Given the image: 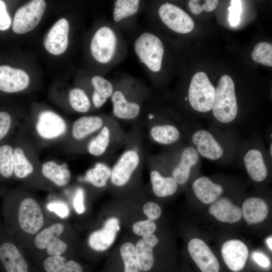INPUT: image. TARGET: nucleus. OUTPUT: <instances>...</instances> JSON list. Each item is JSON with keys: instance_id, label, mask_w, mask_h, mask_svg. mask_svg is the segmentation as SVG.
<instances>
[{"instance_id": "obj_1", "label": "nucleus", "mask_w": 272, "mask_h": 272, "mask_svg": "<svg viewBox=\"0 0 272 272\" xmlns=\"http://www.w3.org/2000/svg\"><path fill=\"white\" fill-rule=\"evenodd\" d=\"M4 229L26 251L34 237L55 217L32 194L18 191L6 199Z\"/></svg>"}, {"instance_id": "obj_2", "label": "nucleus", "mask_w": 272, "mask_h": 272, "mask_svg": "<svg viewBox=\"0 0 272 272\" xmlns=\"http://www.w3.org/2000/svg\"><path fill=\"white\" fill-rule=\"evenodd\" d=\"M78 246V238L69 222L54 217L34 237L25 251L44 258L55 255L67 257Z\"/></svg>"}, {"instance_id": "obj_3", "label": "nucleus", "mask_w": 272, "mask_h": 272, "mask_svg": "<svg viewBox=\"0 0 272 272\" xmlns=\"http://www.w3.org/2000/svg\"><path fill=\"white\" fill-rule=\"evenodd\" d=\"M148 91L134 80L123 78L114 85L110 98L114 117L122 121H136L143 116Z\"/></svg>"}, {"instance_id": "obj_4", "label": "nucleus", "mask_w": 272, "mask_h": 272, "mask_svg": "<svg viewBox=\"0 0 272 272\" xmlns=\"http://www.w3.org/2000/svg\"><path fill=\"white\" fill-rule=\"evenodd\" d=\"M137 131L128 135L125 148L111 167L109 182L114 187L127 185L142 168L144 151L140 132Z\"/></svg>"}, {"instance_id": "obj_5", "label": "nucleus", "mask_w": 272, "mask_h": 272, "mask_svg": "<svg viewBox=\"0 0 272 272\" xmlns=\"http://www.w3.org/2000/svg\"><path fill=\"white\" fill-rule=\"evenodd\" d=\"M93 58L107 70L118 62L124 56L125 44L116 27L107 22L94 33L90 42Z\"/></svg>"}, {"instance_id": "obj_6", "label": "nucleus", "mask_w": 272, "mask_h": 272, "mask_svg": "<svg viewBox=\"0 0 272 272\" xmlns=\"http://www.w3.org/2000/svg\"><path fill=\"white\" fill-rule=\"evenodd\" d=\"M133 50L140 62L148 73L154 74L161 71L165 47L156 34L149 30L140 33L134 40Z\"/></svg>"}, {"instance_id": "obj_7", "label": "nucleus", "mask_w": 272, "mask_h": 272, "mask_svg": "<svg viewBox=\"0 0 272 272\" xmlns=\"http://www.w3.org/2000/svg\"><path fill=\"white\" fill-rule=\"evenodd\" d=\"M212 109L214 117L221 123H230L235 119L238 105L234 83L229 76L225 75L220 78L215 89Z\"/></svg>"}, {"instance_id": "obj_8", "label": "nucleus", "mask_w": 272, "mask_h": 272, "mask_svg": "<svg viewBox=\"0 0 272 272\" xmlns=\"http://www.w3.org/2000/svg\"><path fill=\"white\" fill-rule=\"evenodd\" d=\"M127 137L116 120L107 116L104 125L89 142L87 151L92 156H102L117 145L125 143Z\"/></svg>"}, {"instance_id": "obj_9", "label": "nucleus", "mask_w": 272, "mask_h": 272, "mask_svg": "<svg viewBox=\"0 0 272 272\" xmlns=\"http://www.w3.org/2000/svg\"><path fill=\"white\" fill-rule=\"evenodd\" d=\"M25 250L4 229H0V266L5 272H29Z\"/></svg>"}, {"instance_id": "obj_10", "label": "nucleus", "mask_w": 272, "mask_h": 272, "mask_svg": "<svg viewBox=\"0 0 272 272\" xmlns=\"http://www.w3.org/2000/svg\"><path fill=\"white\" fill-rule=\"evenodd\" d=\"M215 88L207 75L202 72L195 74L190 83L188 98L193 109L200 112L212 110L215 97Z\"/></svg>"}, {"instance_id": "obj_11", "label": "nucleus", "mask_w": 272, "mask_h": 272, "mask_svg": "<svg viewBox=\"0 0 272 272\" xmlns=\"http://www.w3.org/2000/svg\"><path fill=\"white\" fill-rule=\"evenodd\" d=\"M46 7L44 1L34 0L20 7L14 16V32L24 34L34 29L39 23Z\"/></svg>"}, {"instance_id": "obj_12", "label": "nucleus", "mask_w": 272, "mask_h": 272, "mask_svg": "<svg viewBox=\"0 0 272 272\" xmlns=\"http://www.w3.org/2000/svg\"><path fill=\"white\" fill-rule=\"evenodd\" d=\"M158 14L163 24L170 30L179 34L190 32L194 28L192 18L180 7L168 2L162 4Z\"/></svg>"}, {"instance_id": "obj_13", "label": "nucleus", "mask_w": 272, "mask_h": 272, "mask_svg": "<svg viewBox=\"0 0 272 272\" xmlns=\"http://www.w3.org/2000/svg\"><path fill=\"white\" fill-rule=\"evenodd\" d=\"M120 229V221L115 216L107 218L99 229L92 232L88 236V247L95 252H102L109 249L115 242Z\"/></svg>"}, {"instance_id": "obj_14", "label": "nucleus", "mask_w": 272, "mask_h": 272, "mask_svg": "<svg viewBox=\"0 0 272 272\" xmlns=\"http://www.w3.org/2000/svg\"><path fill=\"white\" fill-rule=\"evenodd\" d=\"M35 126L38 136L46 140L58 139L64 135L67 130L64 120L50 110H44L39 113Z\"/></svg>"}, {"instance_id": "obj_15", "label": "nucleus", "mask_w": 272, "mask_h": 272, "mask_svg": "<svg viewBox=\"0 0 272 272\" xmlns=\"http://www.w3.org/2000/svg\"><path fill=\"white\" fill-rule=\"evenodd\" d=\"M191 258L201 272H219L220 264L215 255L201 239L193 238L188 244Z\"/></svg>"}, {"instance_id": "obj_16", "label": "nucleus", "mask_w": 272, "mask_h": 272, "mask_svg": "<svg viewBox=\"0 0 272 272\" xmlns=\"http://www.w3.org/2000/svg\"><path fill=\"white\" fill-rule=\"evenodd\" d=\"M248 254L246 244L238 239L227 241L221 248V254L225 264L234 272H238L244 267Z\"/></svg>"}, {"instance_id": "obj_17", "label": "nucleus", "mask_w": 272, "mask_h": 272, "mask_svg": "<svg viewBox=\"0 0 272 272\" xmlns=\"http://www.w3.org/2000/svg\"><path fill=\"white\" fill-rule=\"evenodd\" d=\"M69 24L65 18L57 21L48 31L43 39L47 51L53 55L65 52L68 45Z\"/></svg>"}, {"instance_id": "obj_18", "label": "nucleus", "mask_w": 272, "mask_h": 272, "mask_svg": "<svg viewBox=\"0 0 272 272\" xmlns=\"http://www.w3.org/2000/svg\"><path fill=\"white\" fill-rule=\"evenodd\" d=\"M191 141L196 146L197 153L206 159L217 160L224 154L223 147L208 130H197L192 135Z\"/></svg>"}, {"instance_id": "obj_19", "label": "nucleus", "mask_w": 272, "mask_h": 272, "mask_svg": "<svg viewBox=\"0 0 272 272\" xmlns=\"http://www.w3.org/2000/svg\"><path fill=\"white\" fill-rule=\"evenodd\" d=\"M29 78L23 70L8 65L0 66V90L7 93H16L25 89Z\"/></svg>"}, {"instance_id": "obj_20", "label": "nucleus", "mask_w": 272, "mask_h": 272, "mask_svg": "<svg viewBox=\"0 0 272 272\" xmlns=\"http://www.w3.org/2000/svg\"><path fill=\"white\" fill-rule=\"evenodd\" d=\"M159 242L155 234L141 237L134 244L139 267L141 271H149L155 262L154 249Z\"/></svg>"}, {"instance_id": "obj_21", "label": "nucleus", "mask_w": 272, "mask_h": 272, "mask_svg": "<svg viewBox=\"0 0 272 272\" xmlns=\"http://www.w3.org/2000/svg\"><path fill=\"white\" fill-rule=\"evenodd\" d=\"M146 122L149 137L156 144L171 145L176 143L181 137L180 131L173 124L147 120Z\"/></svg>"}, {"instance_id": "obj_22", "label": "nucleus", "mask_w": 272, "mask_h": 272, "mask_svg": "<svg viewBox=\"0 0 272 272\" xmlns=\"http://www.w3.org/2000/svg\"><path fill=\"white\" fill-rule=\"evenodd\" d=\"M107 117V116L85 115L78 118L72 126L73 138L76 141H82L97 133L104 125Z\"/></svg>"}, {"instance_id": "obj_23", "label": "nucleus", "mask_w": 272, "mask_h": 272, "mask_svg": "<svg viewBox=\"0 0 272 272\" xmlns=\"http://www.w3.org/2000/svg\"><path fill=\"white\" fill-rule=\"evenodd\" d=\"M199 154L192 147L184 148L178 163L172 170L171 176L179 185L185 184L188 180L191 169L198 161Z\"/></svg>"}, {"instance_id": "obj_24", "label": "nucleus", "mask_w": 272, "mask_h": 272, "mask_svg": "<svg viewBox=\"0 0 272 272\" xmlns=\"http://www.w3.org/2000/svg\"><path fill=\"white\" fill-rule=\"evenodd\" d=\"M209 211L218 221L231 224L238 222L242 216V210L226 197L213 202Z\"/></svg>"}, {"instance_id": "obj_25", "label": "nucleus", "mask_w": 272, "mask_h": 272, "mask_svg": "<svg viewBox=\"0 0 272 272\" xmlns=\"http://www.w3.org/2000/svg\"><path fill=\"white\" fill-rule=\"evenodd\" d=\"M192 189L196 197L205 204L213 203L223 192L220 184L205 176L196 179L192 183Z\"/></svg>"}, {"instance_id": "obj_26", "label": "nucleus", "mask_w": 272, "mask_h": 272, "mask_svg": "<svg viewBox=\"0 0 272 272\" xmlns=\"http://www.w3.org/2000/svg\"><path fill=\"white\" fill-rule=\"evenodd\" d=\"M150 180L153 193L159 197L173 195L178 188V184L171 176H163L161 172L149 162Z\"/></svg>"}, {"instance_id": "obj_27", "label": "nucleus", "mask_w": 272, "mask_h": 272, "mask_svg": "<svg viewBox=\"0 0 272 272\" xmlns=\"http://www.w3.org/2000/svg\"><path fill=\"white\" fill-rule=\"evenodd\" d=\"M243 162L249 177L254 181L261 182L266 177L267 169L262 154L256 149L249 150L243 157Z\"/></svg>"}, {"instance_id": "obj_28", "label": "nucleus", "mask_w": 272, "mask_h": 272, "mask_svg": "<svg viewBox=\"0 0 272 272\" xmlns=\"http://www.w3.org/2000/svg\"><path fill=\"white\" fill-rule=\"evenodd\" d=\"M42 176L57 187L66 186L70 182L71 173L65 164H58L54 161H48L41 168Z\"/></svg>"}, {"instance_id": "obj_29", "label": "nucleus", "mask_w": 272, "mask_h": 272, "mask_svg": "<svg viewBox=\"0 0 272 272\" xmlns=\"http://www.w3.org/2000/svg\"><path fill=\"white\" fill-rule=\"evenodd\" d=\"M268 212L266 203L259 197H249L242 205V216L249 225L262 222L266 218Z\"/></svg>"}, {"instance_id": "obj_30", "label": "nucleus", "mask_w": 272, "mask_h": 272, "mask_svg": "<svg viewBox=\"0 0 272 272\" xmlns=\"http://www.w3.org/2000/svg\"><path fill=\"white\" fill-rule=\"evenodd\" d=\"M94 90L92 102L94 107L100 108L110 99L114 91V84L100 75H95L91 81Z\"/></svg>"}, {"instance_id": "obj_31", "label": "nucleus", "mask_w": 272, "mask_h": 272, "mask_svg": "<svg viewBox=\"0 0 272 272\" xmlns=\"http://www.w3.org/2000/svg\"><path fill=\"white\" fill-rule=\"evenodd\" d=\"M45 272H83L82 266L78 262L67 259V257L55 255L45 258L42 263Z\"/></svg>"}, {"instance_id": "obj_32", "label": "nucleus", "mask_w": 272, "mask_h": 272, "mask_svg": "<svg viewBox=\"0 0 272 272\" xmlns=\"http://www.w3.org/2000/svg\"><path fill=\"white\" fill-rule=\"evenodd\" d=\"M141 4L140 0L115 1L112 13L113 21L116 23H120L134 17L140 11Z\"/></svg>"}, {"instance_id": "obj_33", "label": "nucleus", "mask_w": 272, "mask_h": 272, "mask_svg": "<svg viewBox=\"0 0 272 272\" xmlns=\"http://www.w3.org/2000/svg\"><path fill=\"white\" fill-rule=\"evenodd\" d=\"M111 167L103 162H98L86 173L84 180L97 188L105 187L109 181Z\"/></svg>"}, {"instance_id": "obj_34", "label": "nucleus", "mask_w": 272, "mask_h": 272, "mask_svg": "<svg viewBox=\"0 0 272 272\" xmlns=\"http://www.w3.org/2000/svg\"><path fill=\"white\" fill-rule=\"evenodd\" d=\"M14 174L19 179L24 180L34 172V167L28 158L23 148L17 147L14 149Z\"/></svg>"}, {"instance_id": "obj_35", "label": "nucleus", "mask_w": 272, "mask_h": 272, "mask_svg": "<svg viewBox=\"0 0 272 272\" xmlns=\"http://www.w3.org/2000/svg\"><path fill=\"white\" fill-rule=\"evenodd\" d=\"M119 251L124 264V272H141L137 262L134 243L130 241L124 242Z\"/></svg>"}, {"instance_id": "obj_36", "label": "nucleus", "mask_w": 272, "mask_h": 272, "mask_svg": "<svg viewBox=\"0 0 272 272\" xmlns=\"http://www.w3.org/2000/svg\"><path fill=\"white\" fill-rule=\"evenodd\" d=\"M69 102L73 109L79 113H86L91 107V101L86 92L75 88L69 92Z\"/></svg>"}, {"instance_id": "obj_37", "label": "nucleus", "mask_w": 272, "mask_h": 272, "mask_svg": "<svg viewBox=\"0 0 272 272\" xmlns=\"http://www.w3.org/2000/svg\"><path fill=\"white\" fill-rule=\"evenodd\" d=\"M14 149L9 145L0 146V175L9 178L14 174Z\"/></svg>"}, {"instance_id": "obj_38", "label": "nucleus", "mask_w": 272, "mask_h": 272, "mask_svg": "<svg viewBox=\"0 0 272 272\" xmlns=\"http://www.w3.org/2000/svg\"><path fill=\"white\" fill-rule=\"evenodd\" d=\"M251 57L257 63L272 66L271 44L266 42L256 44L251 53Z\"/></svg>"}, {"instance_id": "obj_39", "label": "nucleus", "mask_w": 272, "mask_h": 272, "mask_svg": "<svg viewBox=\"0 0 272 272\" xmlns=\"http://www.w3.org/2000/svg\"><path fill=\"white\" fill-rule=\"evenodd\" d=\"M157 230L155 221L146 219L135 222L132 226L133 233L141 237L154 234Z\"/></svg>"}, {"instance_id": "obj_40", "label": "nucleus", "mask_w": 272, "mask_h": 272, "mask_svg": "<svg viewBox=\"0 0 272 272\" xmlns=\"http://www.w3.org/2000/svg\"><path fill=\"white\" fill-rule=\"evenodd\" d=\"M45 207L50 214L62 219H66L70 215L71 211L69 206L62 201H51Z\"/></svg>"}, {"instance_id": "obj_41", "label": "nucleus", "mask_w": 272, "mask_h": 272, "mask_svg": "<svg viewBox=\"0 0 272 272\" xmlns=\"http://www.w3.org/2000/svg\"><path fill=\"white\" fill-rule=\"evenodd\" d=\"M218 3L219 1L217 0H190L188 2V7L193 14L198 15L202 11H213L217 8Z\"/></svg>"}, {"instance_id": "obj_42", "label": "nucleus", "mask_w": 272, "mask_h": 272, "mask_svg": "<svg viewBox=\"0 0 272 272\" xmlns=\"http://www.w3.org/2000/svg\"><path fill=\"white\" fill-rule=\"evenodd\" d=\"M242 2L240 0H232L231 6L228 8L229 12V22L232 27L237 26L240 21V16L242 11Z\"/></svg>"}, {"instance_id": "obj_43", "label": "nucleus", "mask_w": 272, "mask_h": 272, "mask_svg": "<svg viewBox=\"0 0 272 272\" xmlns=\"http://www.w3.org/2000/svg\"><path fill=\"white\" fill-rule=\"evenodd\" d=\"M143 212L147 219L155 221L158 219L162 214V210L157 203L154 201H147L143 206Z\"/></svg>"}, {"instance_id": "obj_44", "label": "nucleus", "mask_w": 272, "mask_h": 272, "mask_svg": "<svg viewBox=\"0 0 272 272\" xmlns=\"http://www.w3.org/2000/svg\"><path fill=\"white\" fill-rule=\"evenodd\" d=\"M85 197L84 189L82 187L78 188L75 191L73 203L74 210L78 215L83 214L86 211Z\"/></svg>"}, {"instance_id": "obj_45", "label": "nucleus", "mask_w": 272, "mask_h": 272, "mask_svg": "<svg viewBox=\"0 0 272 272\" xmlns=\"http://www.w3.org/2000/svg\"><path fill=\"white\" fill-rule=\"evenodd\" d=\"M12 125L10 114L6 111H0V141L9 132Z\"/></svg>"}, {"instance_id": "obj_46", "label": "nucleus", "mask_w": 272, "mask_h": 272, "mask_svg": "<svg viewBox=\"0 0 272 272\" xmlns=\"http://www.w3.org/2000/svg\"><path fill=\"white\" fill-rule=\"evenodd\" d=\"M11 24V19L8 14L6 6L3 1L0 0V30H6Z\"/></svg>"}, {"instance_id": "obj_47", "label": "nucleus", "mask_w": 272, "mask_h": 272, "mask_svg": "<svg viewBox=\"0 0 272 272\" xmlns=\"http://www.w3.org/2000/svg\"><path fill=\"white\" fill-rule=\"evenodd\" d=\"M252 258L254 261L259 266L267 268L270 265L268 258L263 253L255 251L252 254Z\"/></svg>"}, {"instance_id": "obj_48", "label": "nucleus", "mask_w": 272, "mask_h": 272, "mask_svg": "<svg viewBox=\"0 0 272 272\" xmlns=\"http://www.w3.org/2000/svg\"><path fill=\"white\" fill-rule=\"evenodd\" d=\"M266 244H267L268 248L271 251V250H272V246H271L272 238H271V236H270V237H269L268 238H267L266 239Z\"/></svg>"}, {"instance_id": "obj_49", "label": "nucleus", "mask_w": 272, "mask_h": 272, "mask_svg": "<svg viewBox=\"0 0 272 272\" xmlns=\"http://www.w3.org/2000/svg\"><path fill=\"white\" fill-rule=\"evenodd\" d=\"M271 149H272V144H271L269 146V154L271 156L272 155Z\"/></svg>"}, {"instance_id": "obj_50", "label": "nucleus", "mask_w": 272, "mask_h": 272, "mask_svg": "<svg viewBox=\"0 0 272 272\" xmlns=\"http://www.w3.org/2000/svg\"><path fill=\"white\" fill-rule=\"evenodd\" d=\"M1 229V226H0V229Z\"/></svg>"}]
</instances>
